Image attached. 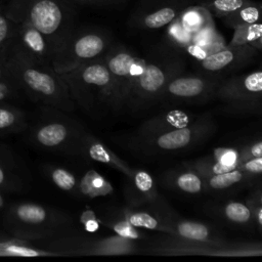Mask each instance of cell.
<instances>
[{"label": "cell", "instance_id": "5", "mask_svg": "<svg viewBox=\"0 0 262 262\" xmlns=\"http://www.w3.org/2000/svg\"><path fill=\"white\" fill-rule=\"evenodd\" d=\"M76 105L91 113L112 102V76L103 58L60 74Z\"/></svg>", "mask_w": 262, "mask_h": 262}, {"label": "cell", "instance_id": "6", "mask_svg": "<svg viewBox=\"0 0 262 262\" xmlns=\"http://www.w3.org/2000/svg\"><path fill=\"white\" fill-rule=\"evenodd\" d=\"M107 40L101 33L73 30L53 57V68L58 74L72 71L84 63L100 59L106 53Z\"/></svg>", "mask_w": 262, "mask_h": 262}, {"label": "cell", "instance_id": "7", "mask_svg": "<svg viewBox=\"0 0 262 262\" xmlns=\"http://www.w3.org/2000/svg\"><path fill=\"white\" fill-rule=\"evenodd\" d=\"M112 76L111 106H121L129 97L130 89L135 78L133 67L136 58L127 51L114 50L102 57Z\"/></svg>", "mask_w": 262, "mask_h": 262}, {"label": "cell", "instance_id": "13", "mask_svg": "<svg viewBox=\"0 0 262 262\" xmlns=\"http://www.w3.org/2000/svg\"><path fill=\"white\" fill-rule=\"evenodd\" d=\"M50 257L56 253L39 248L29 241L0 233V257Z\"/></svg>", "mask_w": 262, "mask_h": 262}, {"label": "cell", "instance_id": "10", "mask_svg": "<svg viewBox=\"0 0 262 262\" xmlns=\"http://www.w3.org/2000/svg\"><path fill=\"white\" fill-rule=\"evenodd\" d=\"M220 93L225 98L242 101L262 97V71L233 79L220 89Z\"/></svg>", "mask_w": 262, "mask_h": 262}, {"label": "cell", "instance_id": "2", "mask_svg": "<svg viewBox=\"0 0 262 262\" xmlns=\"http://www.w3.org/2000/svg\"><path fill=\"white\" fill-rule=\"evenodd\" d=\"M72 224V218L66 212L33 202L13 203L3 212L5 230L29 242L47 241L67 233Z\"/></svg>", "mask_w": 262, "mask_h": 262}, {"label": "cell", "instance_id": "3", "mask_svg": "<svg viewBox=\"0 0 262 262\" xmlns=\"http://www.w3.org/2000/svg\"><path fill=\"white\" fill-rule=\"evenodd\" d=\"M0 11L15 24L38 29L51 41L55 52L74 30L70 10L62 0H10Z\"/></svg>", "mask_w": 262, "mask_h": 262}, {"label": "cell", "instance_id": "36", "mask_svg": "<svg viewBox=\"0 0 262 262\" xmlns=\"http://www.w3.org/2000/svg\"><path fill=\"white\" fill-rule=\"evenodd\" d=\"M237 168V163L236 164H231V165H227L224 164L218 160H216L212 165H211V175H216V174H221V173H225L231 170H234Z\"/></svg>", "mask_w": 262, "mask_h": 262}, {"label": "cell", "instance_id": "22", "mask_svg": "<svg viewBox=\"0 0 262 262\" xmlns=\"http://www.w3.org/2000/svg\"><path fill=\"white\" fill-rule=\"evenodd\" d=\"M229 23L234 26L258 23L262 19V8L254 5H244L233 13L228 14Z\"/></svg>", "mask_w": 262, "mask_h": 262}, {"label": "cell", "instance_id": "21", "mask_svg": "<svg viewBox=\"0 0 262 262\" xmlns=\"http://www.w3.org/2000/svg\"><path fill=\"white\" fill-rule=\"evenodd\" d=\"M177 232L180 236L196 242L208 241L210 236V230L202 223L192 221H183L177 225Z\"/></svg>", "mask_w": 262, "mask_h": 262}, {"label": "cell", "instance_id": "38", "mask_svg": "<svg viewBox=\"0 0 262 262\" xmlns=\"http://www.w3.org/2000/svg\"><path fill=\"white\" fill-rule=\"evenodd\" d=\"M187 51L190 55H192L193 57L202 60L204 59L205 57H207L209 54V52L201 45H198V44H194V43H190L188 44L187 46Z\"/></svg>", "mask_w": 262, "mask_h": 262}, {"label": "cell", "instance_id": "24", "mask_svg": "<svg viewBox=\"0 0 262 262\" xmlns=\"http://www.w3.org/2000/svg\"><path fill=\"white\" fill-rule=\"evenodd\" d=\"M244 174L242 170L237 168L225 173L211 175L208 178L209 185L214 189H224L243 180Z\"/></svg>", "mask_w": 262, "mask_h": 262}, {"label": "cell", "instance_id": "8", "mask_svg": "<svg viewBox=\"0 0 262 262\" xmlns=\"http://www.w3.org/2000/svg\"><path fill=\"white\" fill-rule=\"evenodd\" d=\"M31 175L9 146L0 143V190L21 193L29 189Z\"/></svg>", "mask_w": 262, "mask_h": 262}, {"label": "cell", "instance_id": "20", "mask_svg": "<svg viewBox=\"0 0 262 262\" xmlns=\"http://www.w3.org/2000/svg\"><path fill=\"white\" fill-rule=\"evenodd\" d=\"M262 36V24L253 23L235 27V31L229 46H241L252 43Z\"/></svg>", "mask_w": 262, "mask_h": 262}, {"label": "cell", "instance_id": "30", "mask_svg": "<svg viewBox=\"0 0 262 262\" xmlns=\"http://www.w3.org/2000/svg\"><path fill=\"white\" fill-rule=\"evenodd\" d=\"M24 94L19 86L12 82L0 81V99L1 100H14Z\"/></svg>", "mask_w": 262, "mask_h": 262}, {"label": "cell", "instance_id": "42", "mask_svg": "<svg viewBox=\"0 0 262 262\" xmlns=\"http://www.w3.org/2000/svg\"><path fill=\"white\" fill-rule=\"evenodd\" d=\"M251 47L255 48V49H262V36L260 38H258L257 40L253 41L252 43H250Z\"/></svg>", "mask_w": 262, "mask_h": 262}, {"label": "cell", "instance_id": "41", "mask_svg": "<svg viewBox=\"0 0 262 262\" xmlns=\"http://www.w3.org/2000/svg\"><path fill=\"white\" fill-rule=\"evenodd\" d=\"M8 207L7 202H6V198H5V192H3L2 190H0V211H5L6 208Z\"/></svg>", "mask_w": 262, "mask_h": 262}, {"label": "cell", "instance_id": "40", "mask_svg": "<svg viewBox=\"0 0 262 262\" xmlns=\"http://www.w3.org/2000/svg\"><path fill=\"white\" fill-rule=\"evenodd\" d=\"M0 81L15 83V81H14V79H13V77H12L8 67H7L5 58H2V57H0Z\"/></svg>", "mask_w": 262, "mask_h": 262}, {"label": "cell", "instance_id": "34", "mask_svg": "<svg viewBox=\"0 0 262 262\" xmlns=\"http://www.w3.org/2000/svg\"><path fill=\"white\" fill-rule=\"evenodd\" d=\"M80 221L88 232H95L99 228V223L92 211H84L80 216Z\"/></svg>", "mask_w": 262, "mask_h": 262}, {"label": "cell", "instance_id": "37", "mask_svg": "<svg viewBox=\"0 0 262 262\" xmlns=\"http://www.w3.org/2000/svg\"><path fill=\"white\" fill-rule=\"evenodd\" d=\"M262 157V141L256 142L247 149H245L244 155H243V160L247 161L252 158H258Z\"/></svg>", "mask_w": 262, "mask_h": 262}, {"label": "cell", "instance_id": "26", "mask_svg": "<svg viewBox=\"0 0 262 262\" xmlns=\"http://www.w3.org/2000/svg\"><path fill=\"white\" fill-rule=\"evenodd\" d=\"M251 210L243 203L231 202L224 208V215L236 223H246L251 218Z\"/></svg>", "mask_w": 262, "mask_h": 262}, {"label": "cell", "instance_id": "18", "mask_svg": "<svg viewBox=\"0 0 262 262\" xmlns=\"http://www.w3.org/2000/svg\"><path fill=\"white\" fill-rule=\"evenodd\" d=\"M193 131L194 130L191 127L186 126L173 129L158 136L156 139V143L162 149H179L187 146L191 142L193 137Z\"/></svg>", "mask_w": 262, "mask_h": 262}, {"label": "cell", "instance_id": "25", "mask_svg": "<svg viewBox=\"0 0 262 262\" xmlns=\"http://www.w3.org/2000/svg\"><path fill=\"white\" fill-rule=\"evenodd\" d=\"M175 16L176 12L174 9L170 7H164L146 15L143 18V24L149 29H158L171 24Z\"/></svg>", "mask_w": 262, "mask_h": 262}, {"label": "cell", "instance_id": "46", "mask_svg": "<svg viewBox=\"0 0 262 262\" xmlns=\"http://www.w3.org/2000/svg\"><path fill=\"white\" fill-rule=\"evenodd\" d=\"M260 206H262V194L260 196Z\"/></svg>", "mask_w": 262, "mask_h": 262}, {"label": "cell", "instance_id": "32", "mask_svg": "<svg viewBox=\"0 0 262 262\" xmlns=\"http://www.w3.org/2000/svg\"><path fill=\"white\" fill-rule=\"evenodd\" d=\"M134 182L138 190L148 192L154 187L152 177L145 171H138L134 176Z\"/></svg>", "mask_w": 262, "mask_h": 262}, {"label": "cell", "instance_id": "14", "mask_svg": "<svg viewBox=\"0 0 262 262\" xmlns=\"http://www.w3.org/2000/svg\"><path fill=\"white\" fill-rule=\"evenodd\" d=\"M244 46L245 45L229 46L228 48L224 47L202 59L201 66L208 72H221L230 67L232 63L234 64L242 59V49Z\"/></svg>", "mask_w": 262, "mask_h": 262}, {"label": "cell", "instance_id": "16", "mask_svg": "<svg viewBox=\"0 0 262 262\" xmlns=\"http://www.w3.org/2000/svg\"><path fill=\"white\" fill-rule=\"evenodd\" d=\"M44 174L55 187L77 196L78 177L71 170L59 165H46L44 167Z\"/></svg>", "mask_w": 262, "mask_h": 262}, {"label": "cell", "instance_id": "27", "mask_svg": "<svg viewBox=\"0 0 262 262\" xmlns=\"http://www.w3.org/2000/svg\"><path fill=\"white\" fill-rule=\"evenodd\" d=\"M177 186L188 193H198L202 190V180L201 178L192 172L182 173L176 179Z\"/></svg>", "mask_w": 262, "mask_h": 262}, {"label": "cell", "instance_id": "12", "mask_svg": "<svg viewBox=\"0 0 262 262\" xmlns=\"http://www.w3.org/2000/svg\"><path fill=\"white\" fill-rule=\"evenodd\" d=\"M29 123V117L23 108L0 99V137L26 132Z\"/></svg>", "mask_w": 262, "mask_h": 262}, {"label": "cell", "instance_id": "44", "mask_svg": "<svg viewBox=\"0 0 262 262\" xmlns=\"http://www.w3.org/2000/svg\"><path fill=\"white\" fill-rule=\"evenodd\" d=\"M9 1H10V0H0V10H1L2 7L5 6Z\"/></svg>", "mask_w": 262, "mask_h": 262}, {"label": "cell", "instance_id": "11", "mask_svg": "<svg viewBox=\"0 0 262 262\" xmlns=\"http://www.w3.org/2000/svg\"><path fill=\"white\" fill-rule=\"evenodd\" d=\"M166 83V72L161 67L149 63L142 69L139 75L135 76L130 89V93L134 92L140 97L151 96L152 94L159 92Z\"/></svg>", "mask_w": 262, "mask_h": 262}, {"label": "cell", "instance_id": "45", "mask_svg": "<svg viewBox=\"0 0 262 262\" xmlns=\"http://www.w3.org/2000/svg\"><path fill=\"white\" fill-rule=\"evenodd\" d=\"M76 1H80V2H93L96 0H76Z\"/></svg>", "mask_w": 262, "mask_h": 262}, {"label": "cell", "instance_id": "28", "mask_svg": "<svg viewBox=\"0 0 262 262\" xmlns=\"http://www.w3.org/2000/svg\"><path fill=\"white\" fill-rule=\"evenodd\" d=\"M128 221L134 227H142L146 229H157L159 221L151 215L144 212H136L128 217Z\"/></svg>", "mask_w": 262, "mask_h": 262}, {"label": "cell", "instance_id": "9", "mask_svg": "<svg viewBox=\"0 0 262 262\" xmlns=\"http://www.w3.org/2000/svg\"><path fill=\"white\" fill-rule=\"evenodd\" d=\"M14 42L34 60L52 64L55 49L51 41L35 27L28 24H16Z\"/></svg>", "mask_w": 262, "mask_h": 262}, {"label": "cell", "instance_id": "19", "mask_svg": "<svg viewBox=\"0 0 262 262\" xmlns=\"http://www.w3.org/2000/svg\"><path fill=\"white\" fill-rule=\"evenodd\" d=\"M180 25L191 35L204 28L213 25L210 12L204 7H190L186 9L178 18Z\"/></svg>", "mask_w": 262, "mask_h": 262}, {"label": "cell", "instance_id": "4", "mask_svg": "<svg viewBox=\"0 0 262 262\" xmlns=\"http://www.w3.org/2000/svg\"><path fill=\"white\" fill-rule=\"evenodd\" d=\"M42 106L37 121L26 130L28 141L43 150L74 156L81 135L86 131L76 120L58 108Z\"/></svg>", "mask_w": 262, "mask_h": 262}, {"label": "cell", "instance_id": "23", "mask_svg": "<svg viewBox=\"0 0 262 262\" xmlns=\"http://www.w3.org/2000/svg\"><path fill=\"white\" fill-rule=\"evenodd\" d=\"M16 24L0 11V57L5 58L7 49L14 39Z\"/></svg>", "mask_w": 262, "mask_h": 262}, {"label": "cell", "instance_id": "33", "mask_svg": "<svg viewBox=\"0 0 262 262\" xmlns=\"http://www.w3.org/2000/svg\"><path fill=\"white\" fill-rule=\"evenodd\" d=\"M170 34L176 39V41L184 44H190L191 43V37L192 35L188 33L177 20L173 21V24L170 27Z\"/></svg>", "mask_w": 262, "mask_h": 262}, {"label": "cell", "instance_id": "39", "mask_svg": "<svg viewBox=\"0 0 262 262\" xmlns=\"http://www.w3.org/2000/svg\"><path fill=\"white\" fill-rule=\"evenodd\" d=\"M236 159H237L236 154L230 149H224V150H222V154L216 156V160H218L224 164H227V165L236 164Z\"/></svg>", "mask_w": 262, "mask_h": 262}, {"label": "cell", "instance_id": "1", "mask_svg": "<svg viewBox=\"0 0 262 262\" xmlns=\"http://www.w3.org/2000/svg\"><path fill=\"white\" fill-rule=\"evenodd\" d=\"M7 67L25 95L43 106L71 113L76 104L60 74L52 64L42 63L27 55L14 42L7 49Z\"/></svg>", "mask_w": 262, "mask_h": 262}, {"label": "cell", "instance_id": "17", "mask_svg": "<svg viewBox=\"0 0 262 262\" xmlns=\"http://www.w3.org/2000/svg\"><path fill=\"white\" fill-rule=\"evenodd\" d=\"M111 190L106 181L95 171L86 172L80 179L78 178L77 196L82 198H96L104 195Z\"/></svg>", "mask_w": 262, "mask_h": 262}, {"label": "cell", "instance_id": "43", "mask_svg": "<svg viewBox=\"0 0 262 262\" xmlns=\"http://www.w3.org/2000/svg\"><path fill=\"white\" fill-rule=\"evenodd\" d=\"M256 216H257V221H258V223L262 226V206H260V207L258 208Z\"/></svg>", "mask_w": 262, "mask_h": 262}, {"label": "cell", "instance_id": "35", "mask_svg": "<svg viewBox=\"0 0 262 262\" xmlns=\"http://www.w3.org/2000/svg\"><path fill=\"white\" fill-rule=\"evenodd\" d=\"M243 170L249 173H262V157L252 158L243 163Z\"/></svg>", "mask_w": 262, "mask_h": 262}, {"label": "cell", "instance_id": "29", "mask_svg": "<svg viewBox=\"0 0 262 262\" xmlns=\"http://www.w3.org/2000/svg\"><path fill=\"white\" fill-rule=\"evenodd\" d=\"M212 5L219 14L228 15L235 12L246 4L245 0H214Z\"/></svg>", "mask_w": 262, "mask_h": 262}, {"label": "cell", "instance_id": "15", "mask_svg": "<svg viewBox=\"0 0 262 262\" xmlns=\"http://www.w3.org/2000/svg\"><path fill=\"white\" fill-rule=\"evenodd\" d=\"M206 89V81L198 77H178L170 81L167 92L175 97L192 98L200 96Z\"/></svg>", "mask_w": 262, "mask_h": 262}, {"label": "cell", "instance_id": "31", "mask_svg": "<svg viewBox=\"0 0 262 262\" xmlns=\"http://www.w3.org/2000/svg\"><path fill=\"white\" fill-rule=\"evenodd\" d=\"M113 229L117 232L120 237L123 238H138V233L134 229V226L128 221H119L114 224Z\"/></svg>", "mask_w": 262, "mask_h": 262}]
</instances>
